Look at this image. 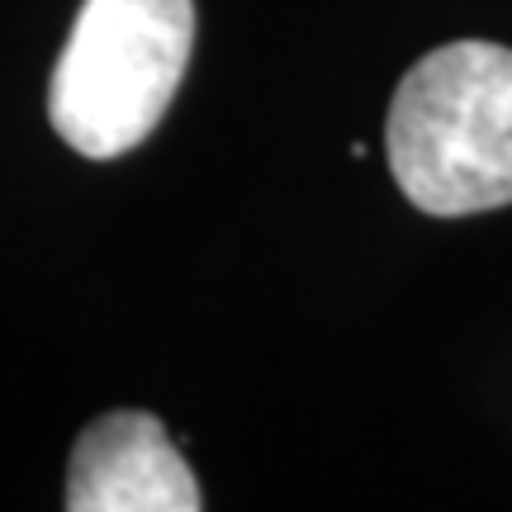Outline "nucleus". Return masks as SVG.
Masks as SVG:
<instances>
[{"label": "nucleus", "instance_id": "2", "mask_svg": "<svg viewBox=\"0 0 512 512\" xmlns=\"http://www.w3.org/2000/svg\"><path fill=\"white\" fill-rule=\"evenodd\" d=\"M195 48V0H86L53 67L48 119L81 157L110 162L162 124Z\"/></svg>", "mask_w": 512, "mask_h": 512}, {"label": "nucleus", "instance_id": "1", "mask_svg": "<svg viewBox=\"0 0 512 512\" xmlns=\"http://www.w3.org/2000/svg\"><path fill=\"white\" fill-rule=\"evenodd\" d=\"M384 152L432 219L512 204V48L456 38L413 62L389 100Z\"/></svg>", "mask_w": 512, "mask_h": 512}, {"label": "nucleus", "instance_id": "3", "mask_svg": "<svg viewBox=\"0 0 512 512\" xmlns=\"http://www.w3.org/2000/svg\"><path fill=\"white\" fill-rule=\"evenodd\" d=\"M72 512H200V479L152 413L119 408L95 418L67 465Z\"/></svg>", "mask_w": 512, "mask_h": 512}]
</instances>
